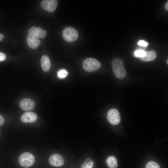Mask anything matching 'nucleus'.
<instances>
[{"mask_svg":"<svg viewBox=\"0 0 168 168\" xmlns=\"http://www.w3.org/2000/svg\"><path fill=\"white\" fill-rule=\"evenodd\" d=\"M26 42L28 46L33 49H36L38 48L40 43L39 38L30 35L27 36Z\"/></svg>","mask_w":168,"mask_h":168,"instance_id":"11","label":"nucleus"},{"mask_svg":"<svg viewBox=\"0 0 168 168\" xmlns=\"http://www.w3.org/2000/svg\"><path fill=\"white\" fill-rule=\"evenodd\" d=\"M165 9L166 10H168V2L167 1L166 3L165 6Z\"/></svg>","mask_w":168,"mask_h":168,"instance_id":"22","label":"nucleus"},{"mask_svg":"<svg viewBox=\"0 0 168 168\" xmlns=\"http://www.w3.org/2000/svg\"><path fill=\"white\" fill-rule=\"evenodd\" d=\"M58 1L57 0H44L40 2L42 7L45 10L52 12L55 11L58 4Z\"/></svg>","mask_w":168,"mask_h":168,"instance_id":"6","label":"nucleus"},{"mask_svg":"<svg viewBox=\"0 0 168 168\" xmlns=\"http://www.w3.org/2000/svg\"><path fill=\"white\" fill-rule=\"evenodd\" d=\"M68 74V72L67 70L63 69L60 70L58 72L57 75L59 78L63 79L66 77Z\"/></svg>","mask_w":168,"mask_h":168,"instance_id":"16","label":"nucleus"},{"mask_svg":"<svg viewBox=\"0 0 168 168\" xmlns=\"http://www.w3.org/2000/svg\"><path fill=\"white\" fill-rule=\"evenodd\" d=\"M41 65L43 70L44 72L48 71L51 67V63L49 57L46 55L43 56L41 59Z\"/></svg>","mask_w":168,"mask_h":168,"instance_id":"12","label":"nucleus"},{"mask_svg":"<svg viewBox=\"0 0 168 168\" xmlns=\"http://www.w3.org/2000/svg\"><path fill=\"white\" fill-rule=\"evenodd\" d=\"M19 163L22 167L28 168L34 164L35 158L34 155L30 153L25 152L21 154L18 159Z\"/></svg>","mask_w":168,"mask_h":168,"instance_id":"3","label":"nucleus"},{"mask_svg":"<svg viewBox=\"0 0 168 168\" xmlns=\"http://www.w3.org/2000/svg\"><path fill=\"white\" fill-rule=\"evenodd\" d=\"M106 164L110 168H117L118 166L117 160L113 156H110L106 159Z\"/></svg>","mask_w":168,"mask_h":168,"instance_id":"14","label":"nucleus"},{"mask_svg":"<svg viewBox=\"0 0 168 168\" xmlns=\"http://www.w3.org/2000/svg\"><path fill=\"white\" fill-rule=\"evenodd\" d=\"M144 50L142 49H137L134 52V55L135 56L140 58L143 57L146 53Z\"/></svg>","mask_w":168,"mask_h":168,"instance_id":"18","label":"nucleus"},{"mask_svg":"<svg viewBox=\"0 0 168 168\" xmlns=\"http://www.w3.org/2000/svg\"><path fill=\"white\" fill-rule=\"evenodd\" d=\"M94 165V162L90 158H87L85 161L82 163L81 168H92Z\"/></svg>","mask_w":168,"mask_h":168,"instance_id":"15","label":"nucleus"},{"mask_svg":"<svg viewBox=\"0 0 168 168\" xmlns=\"http://www.w3.org/2000/svg\"><path fill=\"white\" fill-rule=\"evenodd\" d=\"M82 66L85 70L90 72L95 71L100 68L101 67V63L95 58H89L84 60Z\"/></svg>","mask_w":168,"mask_h":168,"instance_id":"2","label":"nucleus"},{"mask_svg":"<svg viewBox=\"0 0 168 168\" xmlns=\"http://www.w3.org/2000/svg\"><path fill=\"white\" fill-rule=\"evenodd\" d=\"M62 35L64 40L69 42H72L76 40L78 36L77 31L71 26H68L64 29Z\"/></svg>","mask_w":168,"mask_h":168,"instance_id":"4","label":"nucleus"},{"mask_svg":"<svg viewBox=\"0 0 168 168\" xmlns=\"http://www.w3.org/2000/svg\"><path fill=\"white\" fill-rule=\"evenodd\" d=\"M145 168H160V167L156 162L151 161L147 163Z\"/></svg>","mask_w":168,"mask_h":168,"instance_id":"17","label":"nucleus"},{"mask_svg":"<svg viewBox=\"0 0 168 168\" xmlns=\"http://www.w3.org/2000/svg\"><path fill=\"white\" fill-rule=\"evenodd\" d=\"M111 65L114 75L116 78L123 79L126 77L127 73L121 59L119 58L114 59L112 62Z\"/></svg>","mask_w":168,"mask_h":168,"instance_id":"1","label":"nucleus"},{"mask_svg":"<svg viewBox=\"0 0 168 168\" xmlns=\"http://www.w3.org/2000/svg\"><path fill=\"white\" fill-rule=\"evenodd\" d=\"M20 108L24 111H30L35 107V103L34 101L30 98H24L20 102Z\"/></svg>","mask_w":168,"mask_h":168,"instance_id":"9","label":"nucleus"},{"mask_svg":"<svg viewBox=\"0 0 168 168\" xmlns=\"http://www.w3.org/2000/svg\"><path fill=\"white\" fill-rule=\"evenodd\" d=\"M37 118V115L35 113L27 111L22 114L21 117V120L24 123H33L35 122Z\"/></svg>","mask_w":168,"mask_h":168,"instance_id":"10","label":"nucleus"},{"mask_svg":"<svg viewBox=\"0 0 168 168\" xmlns=\"http://www.w3.org/2000/svg\"><path fill=\"white\" fill-rule=\"evenodd\" d=\"M4 122V119L2 116L0 114V126L2 125Z\"/></svg>","mask_w":168,"mask_h":168,"instance_id":"21","label":"nucleus"},{"mask_svg":"<svg viewBox=\"0 0 168 168\" xmlns=\"http://www.w3.org/2000/svg\"><path fill=\"white\" fill-rule=\"evenodd\" d=\"M107 117L109 122L112 125L118 124L120 121V113L119 111L116 109H110L107 113Z\"/></svg>","mask_w":168,"mask_h":168,"instance_id":"5","label":"nucleus"},{"mask_svg":"<svg viewBox=\"0 0 168 168\" xmlns=\"http://www.w3.org/2000/svg\"><path fill=\"white\" fill-rule=\"evenodd\" d=\"M156 56V52L154 50H152L146 52L144 56L140 58V59L143 61H148L154 59Z\"/></svg>","mask_w":168,"mask_h":168,"instance_id":"13","label":"nucleus"},{"mask_svg":"<svg viewBox=\"0 0 168 168\" xmlns=\"http://www.w3.org/2000/svg\"><path fill=\"white\" fill-rule=\"evenodd\" d=\"M138 44L139 45L146 47L148 45V43L143 40H140L138 42Z\"/></svg>","mask_w":168,"mask_h":168,"instance_id":"19","label":"nucleus"},{"mask_svg":"<svg viewBox=\"0 0 168 168\" xmlns=\"http://www.w3.org/2000/svg\"><path fill=\"white\" fill-rule=\"evenodd\" d=\"M49 162L51 165L56 167L62 166L64 163L63 156L57 153L50 156L49 158Z\"/></svg>","mask_w":168,"mask_h":168,"instance_id":"7","label":"nucleus"},{"mask_svg":"<svg viewBox=\"0 0 168 168\" xmlns=\"http://www.w3.org/2000/svg\"><path fill=\"white\" fill-rule=\"evenodd\" d=\"M4 38L3 35L1 34L0 33V41H1L3 40Z\"/></svg>","mask_w":168,"mask_h":168,"instance_id":"23","label":"nucleus"},{"mask_svg":"<svg viewBox=\"0 0 168 168\" xmlns=\"http://www.w3.org/2000/svg\"><path fill=\"white\" fill-rule=\"evenodd\" d=\"M28 35L33 36L38 38H44L47 35L45 30L42 29L40 27L33 26L30 28L28 30Z\"/></svg>","mask_w":168,"mask_h":168,"instance_id":"8","label":"nucleus"},{"mask_svg":"<svg viewBox=\"0 0 168 168\" xmlns=\"http://www.w3.org/2000/svg\"><path fill=\"white\" fill-rule=\"evenodd\" d=\"M6 58L5 54L1 52H0V61L4 60Z\"/></svg>","mask_w":168,"mask_h":168,"instance_id":"20","label":"nucleus"}]
</instances>
